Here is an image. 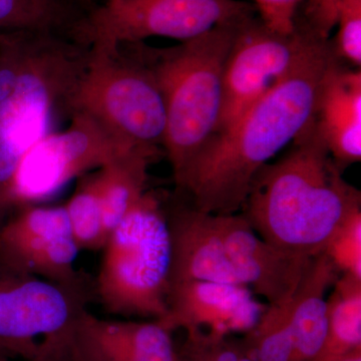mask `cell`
<instances>
[{
	"label": "cell",
	"mask_w": 361,
	"mask_h": 361,
	"mask_svg": "<svg viewBox=\"0 0 361 361\" xmlns=\"http://www.w3.org/2000/svg\"><path fill=\"white\" fill-rule=\"evenodd\" d=\"M336 59L330 39L320 40L290 75L211 137L177 188L191 206L214 215L241 211L259 171L312 122L323 77Z\"/></svg>",
	"instance_id": "obj_1"
},
{
	"label": "cell",
	"mask_w": 361,
	"mask_h": 361,
	"mask_svg": "<svg viewBox=\"0 0 361 361\" xmlns=\"http://www.w3.org/2000/svg\"><path fill=\"white\" fill-rule=\"evenodd\" d=\"M360 208V192L342 177L313 118L288 153L254 177L241 215L271 245L311 259Z\"/></svg>",
	"instance_id": "obj_2"
},
{
	"label": "cell",
	"mask_w": 361,
	"mask_h": 361,
	"mask_svg": "<svg viewBox=\"0 0 361 361\" xmlns=\"http://www.w3.org/2000/svg\"><path fill=\"white\" fill-rule=\"evenodd\" d=\"M242 20L217 26L174 47L123 44L149 68L161 90L167 120L163 148L177 188L219 125L226 61Z\"/></svg>",
	"instance_id": "obj_3"
},
{
	"label": "cell",
	"mask_w": 361,
	"mask_h": 361,
	"mask_svg": "<svg viewBox=\"0 0 361 361\" xmlns=\"http://www.w3.org/2000/svg\"><path fill=\"white\" fill-rule=\"evenodd\" d=\"M97 292L111 314L161 320L167 313L172 245L167 215L156 195L144 196L104 244Z\"/></svg>",
	"instance_id": "obj_4"
},
{
	"label": "cell",
	"mask_w": 361,
	"mask_h": 361,
	"mask_svg": "<svg viewBox=\"0 0 361 361\" xmlns=\"http://www.w3.org/2000/svg\"><path fill=\"white\" fill-rule=\"evenodd\" d=\"M87 114L118 141L156 157L164 146L166 109L155 78L125 44L90 45L68 114Z\"/></svg>",
	"instance_id": "obj_5"
},
{
	"label": "cell",
	"mask_w": 361,
	"mask_h": 361,
	"mask_svg": "<svg viewBox=\"0 0 361 361\" xmlns=\"http://www.w3.org/2000/svg\"><path fill=\"white\" fill-rule=\"evenodd\" d=\"M85 293L0 263V353L26 361H59Z\"/></svg>",
	"instance_id": "obj_6"
},
{
	"label": "cell",
	"mask_w": 361,
	"mask_h": 361,
	"mask_svg": "<svg viewBox=\"0 0 361 361\" xmlns=\"http://www.w3.org/2000/svg\"><path fill=\"white\" fill-rule=\"evenodd\" d=\"M256 13L241 0H102L78 23L75 37L89 47L153 37L183 42Z\"/></svg>",
	"instance_id": "obj_7"
},
{
	"label": "cell",
	"mask_w": 361,
	"mask_h": 361,
	"mask_svg": "<svg viewBox=\"0 0 361 361\" xmlns=\"http://www.w3.org/2000/svg\"><path fill=\"white\" fill-rule=\"evenodd\" d=\"M320 40L326 39L298 21L289 35L273 32L255 16L240 21L226 61L222 114L215 134L290 75Z\"/></svg>",
	"instance_id": "obj_8"
},
{
	"label": "cell",
	"mask_w": 361,
	"mask_h": 361,
	"mask_svg": "<svg viewBox=\"0 0 361 361\" xmlns=\"http://www.w3.org/2000/svg\"><path fill=\"white\" fill-rule=\"evenodd\" d=\"M133 151L89 115L75 111L68 129L44 135L23 157L14 179L13 206L51 198L75 177Z\"/></svg>",
	"instance_id": "obj_9"
},
{
	"label": "cell",
	"mask_w": 361,
	"mask_h": 361,
	"mask_svg": "<svg viewBox=\"0 0 361 361\" xmlns=\"http://www.w3.org/2000/svg\"><path fill=\"white\" fill-rule=\"evenodd\" d=\"M0 226V263L73 290L85 287L75 268L78 248L65 206H18Z\"/></svg>",
	"instance_id": "obj_10"
},
{
	"label": "cell",
	"mask_w": 361,
	"mask_h": 361,
	"mask_svg": "<svg viewBox=\"0 0 361 361\" xmlns=\"http://www.w3.org/2000/svg\"><path fill=\"white\" fill-rule=\"evenodd\" d=\"M265 308L245 285L178 282L169 287L167 313L158 322L171 331L184 329L227 337L250 331Z\"/></svg>",
	"instance_id": "obj_11"
},
{
	"label": "cell",
	"mask_w": 361,
	"mask_h": 361,
	"mask_svg": "<svg viewBox=\"0 0 361 361\" xmlns=\"http://www.w3.org/2000/svg\"><path fill=\"white\" fill-rule=\"evenodd\" d=\"M214 222L242 283L268 304L293 294L312 258L297 257L271 245L241 214L214 215Z\"/></svg>",
	"instance_id": "obj_12"
},
{
	"label": "cell",
	"mask_w": 361,
	"mask_h": 361,
	"mask_svg": "<svg viewBox=\"0 0 361 361\" xmlns=\"http://www.w3.org/2000/svg\"><path fill=\"white\" fill-rule=\"evenodd\" d=\"M61 361H180L171 330L155 322H116L87 310L71 330Z\"/></svg>",
	"instance_id": "obj_13"
},
{
	"label": "cell",
	"mask_w": 361,
	"mask_h": 361,
	"mask_svg": "<svg viewBox=\"0 0 361 361\" xmlns=\"http://www.w3.org/2000/svg\"><path fill=\"white\" fill-rule=\"evenodd\" d=\"M167 220L172 245L170 285L184 281L244 285L227 257L213 214L182 206L167 215Z\"/></svg>",
	"instance_id": "obj_14"
},
{
	"label": "cell",
	"mask_w": 361,
	"mask_h": 361,
	"mask_svg": "<svg viewBox=\"0 0 361 361\" xmlns=\"http://www.w3.org/2000/svg\"><path fill=\"white\" fill-rule=\"evenodd\" d=\"M314 123L337 166L361 160V71L342 66L336 59L320 85Z\"/></svg>",
	"instance_id": "obj_15"
},
{
	"label": "cell",
	"mask_w": 361,
	"mask_h": 361,
	"mask_svg": "<svg viewBox=\"0 0 361 361\" xmlns=\"http://www.w3.org/2000/svg\"><path fill=\"white\" fill-rule=\"evenodd\" d=\"M341 273L325 254L311 259L290 299L294 361H310L322 348L327 329V291Z\"/></svg>",
	"instance_id": "obj_16"
},
{
	"label": "cell",
	"mask_w": 361,
	"mask_h": 361,
	"mask_svg": "<svg viewBox=\"0 0 361 361\" xmlns=\"http://www.w3.org/2000/svg\"><path fill=\"white\" fill-rule=\"evenodd\" d=\"M154 160L155 157L149 154L133 151L97 169L104 229L108 236L146 193L149 166Z\"/></svg>",
	"instance_id": "obj_17"
},
{
	"label": "cell",
	"mask_w": 361,
	"mask_h": 361,
	"mask_svg": "<svg viewBox=\"0 0 361 361\" xmlns=\"http://www.w3.org/2000/svg\"><path fill=\"white\" fill-rule=\"evenodd\" d=\"M327 297V329L310 361H336L361 348V279L341 275Z\"/></svg>",
	"instance_id": "obj_18"
},
{
	"label": "cell",
	"mask_w": 361,
	"mask_h": 361,
	"mask_svg": "<svg viewBox=\"0 0 361 361\" xmlns=\"http://www.w3.org/2000/svg\"><path fill=\"white\" fill-rule=\"evenodd\" d=\"M290 299L268 304L255 326L247 332L244 348L254 360L294 361Z\"/></svg>",
	"instance_id": "obj_19"
},
{
	"label": "cell",
	"mask_w": 361,
	"mask_h": 361,
	"mask_svg": "<svg viewBox=\"0 0 361 361\" xmlns=\"http://www.w3.org/2000/svg\"><path fill=\"white\" fill-rule=\"evenodd\" d=\"M65 208L80 250L103 249L108 235L104 229L97 170L80 180Z\"/></svg>",
	"instance_id": "obj_20"
},
{
	"label": "cell",
	"mask_w": 361,
	"mask_h": 361,
	"mask_svg": "<svg viewBox=\"0 0 361 361\" xmlns=\"http://www.w3.org/2000/svg\"><path fill=\"white\" fill-rule=\"evenodd\" d=\"M73 21L49 0H0V35L23 30L68 33Z\"/></svg>",
	"instance_id": "obj_21"
},
{
	"label": "cell",
	"mask_w": 361,
	"mask_h": 361,
	"mask_svg": "<svg viewBox=\"0 0 361 361\" xmlns=\"http://www.w3.org/2000/svg\"><path fill=\"white\" fill-rule=\"evenodd\" d=\"M322 253L329 257L341 275L361 279V208L346 217Z\"/></svg>",
	"instance_id": "obj_22"
},
{
	"label": "cell",
	"mask_w": 361,
	"mask_h": 361,
	"mask_svg": "<svg viewBox=\"0 0 361 361\" xmlns=\"http://www.w3.org/2000/svg\"><path fill=\"white\" fill-rule=\"evenodd\" d=\"M332 51L339 61L360 70L361 66V0H342L339 6Z\"/></svg>",
	"instance_id": "obj_23"
},
{
	"label": "cell",
	"mask_w": 361,
	"mask_h": 361,
	"mask_svg": "<svg viewBox=\"0 0 361 361\" xmlns=\"http://www.w3.org/2000/svg\"><path fill=\"white\" fill-rule=\"evenodd\" d=\"M260 20L273 32L289 35L295 30L303 0H254Z\"/></svg>",
	"instance_id": "obj_24"
},
{
	"label": "cell",
	"mask_w": 361,
	"mask_h": 361,
	"mask_svg": "<svg viewBox=\"0 0 361 361\" xmlns=\"http://www.w3.org/2000/svg\"><path fill=\"white\" fill-rule=\"evenodd\" d=\"M342 0H307L302 18L296 21L319 37L329 39L330 33L336 27L337 13Z\"/></svg>",
	"instance_id": "obj_25"
},
{
	"label": "cell",
	"mask_w": 361,
	"mask_h": 361,
	"mask_svg": "<svg viewBox=\"0 0 361 361\" xmlns=\"http://www.w3.org/2000/svg\"><path fill=\"white\" fill-rule=\"evenodd\" d=\"M56 8H59L66 16L73 23H77L80 20V16H78L75 9L73 8V4H71V0H49Z\"/></svg>",
	"instance_id": "obj_26"
},
{
	"label": "cell",
	"mask_w": 361,
	"mask_h": 361,
	"mask_svg": "<svg viewBox=\"0 0 361 361\" xmlns=\"http://www.w3.org/2000/svg\"><path fill=\"white\" fill-rule=\"evenodd\" d=\"M102 0H71L73 8L82 18Z\"/></svg>",
	"instance_id": "obj_27"
},
{
	"label": "cell",
	"mask_w": 361,
	"mask_h": 361,
	"mask_svg": "<svg viewBox=\"0 0 361 361\" xmlns=\"http://www.w3.org/2000/svg\"><path fill=\"white\" fill-rule=\"evenodd\" d=\"M336 361H361V348L356 349L348 355L342 356L341 358Z\"/></svg>",
	"instance_id": "obj_28"
},
{
	"label": "cell",
	"mask_w": 361,
	"mask_h": 361,
	"mask_svg": "<svg viewBox=\"0 0 361 361\" xmlns=\"http://www.w3.org/2000/svg\"><path fill=\"white\" fill-rule=\"evenodd\" d=\"M0 361H8V358H7V357H2V358H0Z\"/></svg>",
	"instance_id": "obj_29"
},
{
	"label": "cell",
	"mask_w": 361,
	"mask_h": 361,
	"mask_svg": "<svg viewBox=\"0 0 361 361\" xmlns=\"http://www.w3.org/2000/svg\"><path fill=\"white\" fill-rule=\"evenodd\" d=\"M2 357H6V356L2 355L1 353H0V358H2Z\"/></svg>",
	"instance_id": "obj_30"
}]
</instances>
